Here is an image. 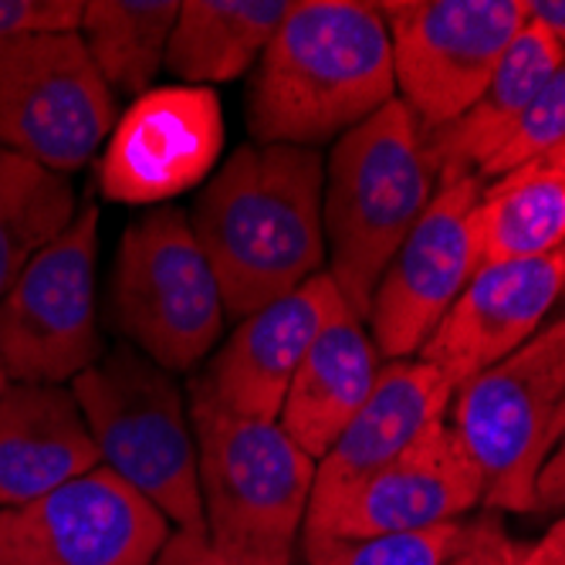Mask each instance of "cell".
I'll list each match as a JSON object with an SVG mask.
<instances>
[{
    "instance_id": "28",
    "label": "cell",
    "mask_w": 565,
    "mask_h": 565,
    "mask_svg": "<svg viewBox=\"0 0 565 565\" xmlns=\"http://www.w3.org/2000/svg\"><path fill=\"white\" fill-rule=\"evenodd\" d=\"M152 565H295L291 558H250L224 552L211 542L207 529H173L170 542Z\"/></svg>"
},
{
    "instance_id": "24",
    "label": "cell",
    "mask_w": 565,
    "mask_h": 565,
    "mask_svg": "<svg viewBox=\"0 0 565 565\" xmlns=\"http://www.w3.org/2000/svg\"><path fill=\"white\" fill-rule=\"evenodd\" d=\"M78 207L72 177L0 149V301Z\"/></svg>"
},
{
    "instance_id": "21",
    "label": "cell",
    "mask_w": 565,
    "mask_h": 565,
    "mask_svg": "<svg viewBox=\"0 0 565 565\" xmlns=\"http://www.w3.org/2000/svg\"><path fill=\"white\" fill-rule=\"evenodd\" d=\"M291 4L295 0H183L163 72L196 88L254 72Z\"/></svg>"
},
{
    "instance_id": "34",
    "label": "cell",
    "mask_w": 565,
    "mask_h": 565,
    "mask_svg": "<svg viewBox=\"0 0 565 565\" xmlns=\"http://www.w3.org/2000/svg\"><path fill=\"white\" fill-rule=\"evenodd\" d=\"M542 163H548L552 170H558V173L565 177V142H562L558 149H552L548 157H542Z\"/></svg>"
},
{
    "instance_id": "18",
    "label": "cell",
    "mask_w": 565,
    "mask_h": 565,
    "mask_svg": "<svg viewBox=\"0 0 565 565\" xmlns=\"http://www.w3.org/2000/svg\"><path fill=\"white\" fill-rule=\"evenodd\" d=\"M102 454L72 386L11 383L0 396V511L21 508L92 468Z\"/></svg>"
},
{
    "instance_id": "1",
    "label": "cell",
    "mask_w": 565,
    "mask_h": 565,
    "mask_svg": "<svg viewBox=\"0 0 565 565\" xmlns=\"http://www.w3.org/2000/svg\"><path fill=\"white\" fill-rule=\"evenodd\" d=\"M322 149L247 142L203 183L190 227L221 285L227 319L298 291L326 271Z\"/></svg>"
},
{
    "instance_id": "15",
    "label": "cell",
    "mask_w": 565,
    "mask_h": 565,
    "mask_svg": "<svg viewBox=\"0 0 565 565\" xmlns=\"http://www.w3.org/2000/svg\"><path fill=\"white\" fill-rule=\"evenodd\" d=\"M342 295L322 271L298 291L258 308L214 349L190 390L211 396L217 406L254 420H278L288 386L319 332L339 312Z\"/></svg>"
},
{
    "instance_id": "19",
    "label": "cell",
    "mask_w": 565,
    "mask_h": 565,
    "mask_svg": "<svg viewBox=\"0 0 565 565\" xmlns=\"http://www.w3.org/2000/svg\"><path fill=\"white\" fill-rule=\"evenodd\" d=\"M380 370L383 355L376 352L366 322L339 305V312L305 352L278 424L308 457L319 460L370 399Z\"/></svg>"
},
{
    "instance_id": "26",
    "label": "cell",
    "mask_w": 565,
    "mask_h": 565,
    "mask_svg": "<svg viewBox=\"0 0 565 565\" xmlns=\"http://www.w3.org/2000/svg\"><path fill=\"white\" fill-rule=\"evenodd\" d=\"M562 142H565V62L545 82V88L532 102V109H529L525 122L515 129V136H511L498 157L481 170V180L488 183V180H498L525 163H535V160L548 157L552 149H558Z\"/></svg>"
},
{
    "instance_id": "16",
    "label": "cell",
    "mask_w": 565,
    "mask_h": 565,
    "mask_svg": "<svg viewBox=\"0 0 565 565\" xmlns=\"http://www.w3.org/2000/svg\"><path fill=\"white\" fill-rule=\"evenodd\" d=\"M562 254L478 268L417 359L440 370L454 390H460L532 342L542 332L545 316L562 301Z\"/></svg>"
},
{
    "instance_id": "33",
    "label": "cell",
    "mask_w": 565,
    "mask_h": 565,
    "mask_svg": "<svg viewBox=\"0 0 565 565\" xmlns=\"http://www.w3.org/2000/svg\"><path fill=\"white\" fill-rule=\"evenodd\" d=\"M548 565H565V515L555 522V525H548L545 529V535L532 545Z\"/></svg>"
},
{
    "instance_id": "23",
    "label": "cell",
    "mask_w": 565,
    "mask_h": 565,
    "mask_svg": "<svg viewBox=\"0 0 565 565\" xmlns=\"http://www.w3.org/2000/svg\"><path fill=\"white\" fill-rule=\"evenodd\" d=\"M177 14V0H85L78 38L116 98L157 88Z\"/></svg>"
},
{
    "instance_id": "22",
    "label": "cell",
    "mask_w": 565,
    "mask_h": 565,
    "mask_svg": "<svg viewBox=\"0 0 565 565\" xmlns=\"http://www.w3.org/2000/svg\"><path fill=\"white\" fill-rule=\"evenodd\" d=\"M565 244V177L535 160L488 180L475 207L478 268L558 254Z\"/></svg>"
},
{
    "instance_id": "13",
    "label": "cell",
    "mask_w": 565,
    "mask_h": 565,
    "mask_svg": "<svg viewBox=\"0 0 565 565\" xmlns=\"http://www.w3.org/2000/svg\"><path fill=\"white\" fill-rule=\"evenodd\" d=\"M481 190V177L440 180L427 214L386 265L366 316L370 339L383 363L417 359L457 295L475 278V207Z\"/></svg>"
},
{
    "instance_id": "14",
    "label": "cell",
    "mask_w": 565,
    "mask_h": 565,
    "mask_svg": "<svg viewBox=\"0 0 565 565\" xmlns=\"http://www.w3.org/2000/svg\"><path fill=\"white\" fill-rule=\"evenodd\" d=\"M224 109L214 88H149L119 116L98 160L102 196L126 207H163L214 177Z\"/></svg>"
},
{
    "instance_id": "29",
    "label": "cell",
    "mask_w": 565,
    "mask_h": 565,
    "mask_svg": "<svg viewBox=\"0 0 565 565\" xmlns=\"http://www.w3.org/2000/svg\"><path fill=\"white\" fill-rule=\"evenodd\" d=\"M525 548L529 545L511 539L498 519H478L471 542L454 555L450 565H519Z\"/></svg>"
},
{
    "instance_id": "20",
    "label": "cell",
    "mask_w": 565,
    "mask_h": 565,
    "mask_svg": "<svg viewBox=\"0 0 565 565\" xmlns=\"http://www.w3.org/2000/svg\"><path fill=\"white\" fill-rule=\"evenodd\" d=\"M562 62H565V47L552 41L542 28L525 21L522 34L494 68L491 82L475 98V106L465 116H457L450 126L427 136L440 180L481 177V170L525 122L532 102L539 98V92L558 72Z\"/></svg>"
},
{
    "instance_id": "27",
    "label": "cell",
    "mask_w": 565,
    "mask_h": 565,
    "mask_svg": "<svg viewBox=\"0 0 565 565\" xmlns=\"http://www.w3.org/2000/svg\"><path fill=\"white\" fill-rule=\"evenodd\" d=\"M82 0H0V41L78 34Z\"/></svg>"
},
{
    "instance_id": "11",
    "label": "cell",
    "mask_w": 565,
    "mask_h": 565,
    "mask_svg": "<svg viewBox=\"0 0 565 565\" xmlns=\"http://www.w3.org/2000/svg\"><path fill=\"white\" fill-rule=\"evenodd\" d=\"M173 525L106 465L0 511V565H152Z\"/></svg>"
},
{
    "instance_id": "5",
    "label": "cell",
    "mask_w": 565,
    "mask_h": 565,
    "mask_svg": "<svg viewBox=\"0 0 565 565\" xmlns=\"http://www.w3.org/2000/svg\"><path fill=\"white\" fill-rule=\"evenodd\" d=\"M72 393L102 465L160 508L173 529H207L190 403L177 376L119 342L72 380Z\"/></svg>"
},
{
    "instance_id": "6",
    "label": "cell",
    "mask_w": 565,
    "mask_h": 565,
    "mask_svg": "<svg viewBox=\"0 0 565 565\" xmlns=\"http://www.w3.org/2000/svg\"><path fill=\"white\" fill-rule=\"evenodd\" d=\"M224 298L190 214L177 203L149 207L119 237L109 278V322L167 373H196L224 335Z\"/></svg>"
},
{
    "instance_id": "7",
    "label": "cell",
    "mask_w": 565,
    "mask_h": 565,
    "mask_svg": "<svg viewBox=\"0 0 565 565\" xmlns=\"http://www.w3.org/2000/svg\"><path fill=\"white\" fill-rule=\"evenodd\" d=\"M447 424L471 454L488 511L535 515L539 475L565 437V376L532 339L454 393Z\"/></svg>"
},
{
    "instance_id": "3",
    "label": "cell",
    "mask_w": 565,
    "mask_h": 565,
    "mask_svg": "<svg viewBox=\"0 0 565 565\" xmlns=\"http://www.w3.org/2000/svg\"><path fill=\"white\" fill-rule=\"evenodd\" d=\"M440 190L427 132L399 98L339 136L326 157V275L366 322L373 291L399 244Z\"/></svg>"
},
{
    "instance_id": "17",
    "label": "cell",
    "mask_w": 565,
    "mask_h": 565,
    "mask_svg": "<svg viewBox=\"0 0 565 565\" xmlns=\"http://www.w3.org/2000/svg\"><path fill=\"white\" fill-rule=\"evenodd\" d=\"M454 393V383L424 359L383 363L370 399L316 460V484L305 519L329 511L359 481L396 460L427 427L444 420Z\"/></svg>"
},
{
    "instance_id": "37",
    "label": "cell",
    "mask_w": 565,
    "mask_h": 565,
    "mask_svg": "<svg viewBox=\"0 0 565 565\" xmlns=\"http://www.w3.org/2000/svg\"><path fill=\"white\" fill-rule=\"evenodd\" d=\"M558 254H562V262H565V244H562V250H558ZM562 298H565V291H562Z\"/></svg>"
},
{
    "instance_id": "12",
    "label": "cell",
    "mask_w": 565,
    "mask_h": 565,
    "mask_svg": "<svg viewBox=\"0 0 565 565\" xmlns=\"http://www.w3.org/2000/svg\"><path fill=\"white\" fill-rule=\"evenodd\" d=\"M481 501V475L444 417L386 468L342 494L329 511L305 519L298 552L301 558H312L335 542L406 535L465 522L468 511Z\"/></svg>"
},
{
    "instance_id": "25",
    "label": "cell",
    "mask_w": 565,
    "mask_h": 565,
    "mask_svg": "<svg viewBox=\"0 0 565 565\" xmlns=\"http://www.w3.org/2000/svg\"><path fill=\"white\" fill-rule=\"evenodd\" d=\"M478 522H450L427 532L335 542L305 558V565H450L475 535Z\"/></svg>"
},
{
    "instance_id": "36",
    "label": "cell",
    "mask_w": 565,
    "mask_h": 565,
    "mask_svg": "<svg viewBox=\"0 0 565 565\" xmlns=\"http://www.w3.org/2000/svg\"><path fill=\"white\" fill-rule=\"evenodd\" d=\"M11 386V376H8V370H4V363H0V396H4V390Z\"/></svg>"
},
{
    "instance_id": "2",
    "label": "cell",
    "mask_w": 565,
    "mask_h": 565,
    "mask_svg": "<svg viewBox=\"0 0 565 565\" xmlns=\"http://www.w3.org/2000/svg\"><path fill=\"white\" fill-rule=\"evenodd\" d=\"M393 98V47L380 4L295 0L250 72V142L319 149Z\"/></svg>"
},
{
    "instance_id": "30",
    "label": "cell",
    "mask_w": 565,
    "mask_h": 565,
    "mask_svg": "<svg viewBox=\"0 0 565 565\" xmlns=\"http://www.w3.org/2000/svg\"><path fill=\"white\" fill-rule=\"evenodd\" d=\"M535 515H565V437L558 440L548 465L539 475Z\"/></svg>"
},
{
    "instance_id": "9",
    "label": "cell",
    "mask_w": 565,
    "mask_h": 565,
    "mask_svg": "<svg viewBox=\"0 0 565 565\" xmlns=\"http://www.w3.org/2000/svg\"><path fill=\"white\" fill-rule=\"evenodd\" d=\"M95 271L98 203L85 200L0 301V363L11 383L72 386L106 355Z\"/></svg>"
},
{
    "instance_id": "4",
    "label": "cell",
    "mask_w": 565,
    "mask_h": 565,
    "mask_svg": "<svg viewBox=\"0 0 565 565\" xmlns=\"http://www.w3.org/2000/svg\"><path fill=\"white\" fill-rule=\"evenodd\" d=\"M203 525L217 548L250 558H291L316 484L308 457L278 420L231 414L190 390Z\"/></svg>"
},
{
    "instance_id": "31",
    "label": "cell",
    "mask_w": 565,
    "mask_h": 565,
    "mask_svg": "<svg viewBox=\"0 0 565 565\" xmlns=\"http://www.w3.org/2000/svg\"><path fill=\"white\" fill-rule=\"evenodd\" d=\"M525 21L542 28L552 41L565 47V0H522Z\"/></svg>"
},
{
    "instance_id": "10",
    "label": "cell",
    "mask_w": 565,
    "mask_h": 565,
    "mask_svg": "<svg viewBox=\"0 0 565 565\" xmlns=\"http://www.w3.org/2000/svg\"><path fill=\"white\" fill-rule=\"evenodd\" d=\"M396 98L430 136L465 116L525 28L522 0H383Z\"/></svg>"
},
{
    "instance_id": "8",
    "label": "cell",
    "mask_w": 565,
    "mask_h": 565,
    "mask_svg": "<svg viewBox=\"0 0 565 565\" xmlns=\"http://www.w3.org/2000/svg\"><path fill=\"white\" fill-rule=\"evenodd\" d=\"M119 122V98L78 34L0 41V149L72 177Z\"/></svg>"
},
{
    "instance_id": "32",
    "label": "cell",
    "mask_w": 565,
    "mask_h": 565,
    "mask_svg": "<svg viewBox=\"0 0 565 565\" xmlns=\"http://www.w3.org/2000/svg\"><path fill=\"white\" fill-rule=\"evenodd\" d=\"M535 342L548 352V359H552V363L565 376V316H558L552 326H542V332L535 335Z\"/></svg>"
},
{
    "instance_id": "35",
    "label": "cell",
    "mask_w": 565,
    "mask_h": 565,
    "mask_svg": "<svg viewBox=\"0 0 565 565\" xmlns=\"http://www.w3.org/2000/svg\"><path fill=\"white\" fill-rule=\"evenodd\" d=\"M519 565H548V562H545V558H542V555H539V552L529 545V548L522 552V562H519Z\"/></svg>"
}]
</instances>
